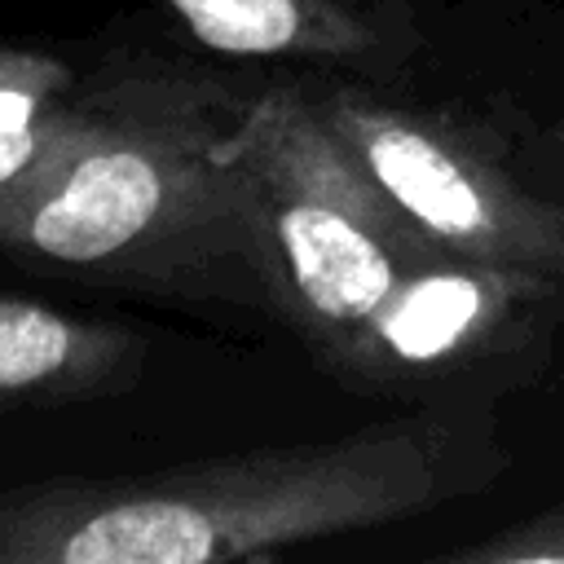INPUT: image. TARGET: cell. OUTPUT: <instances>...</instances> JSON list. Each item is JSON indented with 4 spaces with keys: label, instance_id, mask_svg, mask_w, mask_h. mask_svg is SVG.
<instances>
[{
    "label": "cell",
    "instance_id": "obj_1",
    "mask_svg": "<svg viewBox=\"0 0 564 564\" xmlns=\"http://www.w3.org/2000/svg\"><path fill=\"white\" fill-rule=\"evenodd\" d=\"M269 317L352 392H423L511 352L555 291L436 247L344 150L304 75L251 115Z\"/></svg>",
    "mask_w": 564,
    "mask_h": 564
},
{
    "label": "cell",
    "instance_id": "obj_2",
    "mask_svg": "<svg viewBox=\"0 0 564 564\" xmlns=\"http://www.w3.org/2000/svg\"><path fill=\"white\" fill-rule=\"evenodd\" d=\"M93 128L0 203V256L167 300L269 317L264 225L242 84L159 53L97 66Z\"/></svg>",
    "mask_w": 564,
    "mask_h": 564
},
{
    "label": "cell",
    "instance_id": "obj_3",
    "mask_svg": "<svg viewBox=\"0 0 564 564\" xmlns=\"http://www.w3.org/2000/svg\"><path fill=\"white\" fill-rule=\"evenodd\" d=\"M476 471L463 419L419 410L330 441L260 445L128 476L0 489V564H229L449 502Z\"/></svg>",
    "mask_w": 564,
    "mask_h": 564
},
{
    "label": "cell",
    "instance_id": "obj_4",
    "mask_svg": "<svg viewBox=\"0 0 564 564\" xmlns=\"http://www.w3.org/2000/svg\"><path fill=\"white\" fill-rule=\"evenodd\" d=\"M304 84L344 150L436 247L564 291V203L529 185L467 123L348 75H304Z\"/></svg>",
    "mask_w": 564,
    "mask_h": 564
},
{
    "label": "cell",
    "instance_id": "obj_5",
    "mask_svg": "<svg viewBox=\"0 0 564 564\" xmlns=\"http://www.w3.org/2000/svg\"><path fill=\"white\" fill-rule=\"evenodd\" d=\"M198 48L300 75H388L419 48L405 0H141Z\"/></svg>",
    "mask_w": 564,
    "mask_h": 564
},
{
    "label": "cell",
    "instance_id": "obj_6",
    "mask_svg": "<svg viewBox=\"0 0 564 564\" xmlns=\"http://www.w3.org/2000/svg\"><path fill=\"white\" fill-rule=\"evenodd\" d=\"M145 357V335L123 322L0 295V414L128 392Z\"/></svg>",
    "mask_w": 564,
    "mask_h": 564
},
{
    "label": "cell",
    "instance_id": "obj_7",
    "mask_svg": "<svg viewBox=\"0 0 564 564\" xmlns=\"http://www.w3.org/2000/svg\"><path fill=\"white\" fill-rule=\"evenodd\" d=\"M97 70L0 44V203L40 181L97 119Z\"/></svg>",
    "mask_w": 564,
    "mask_h": 564
},
{
    "label": "cell",
    "instance_id": "obj_8",
    "mask_svg": "<svg viewBox=\"0 0 564 564\" xmlns=\"http://www.w3.org/2000/svg\"><path fill=\"white\" fill-rule=\"evenodd\" d=\"M449 555L471 560V564H538V560L564 564V502H555L529 520H516V524L498 529L494 538L458 546Z\"/></svg>",
    "mask_w": 564,
    "mask_h": 564
}]
</instances>
